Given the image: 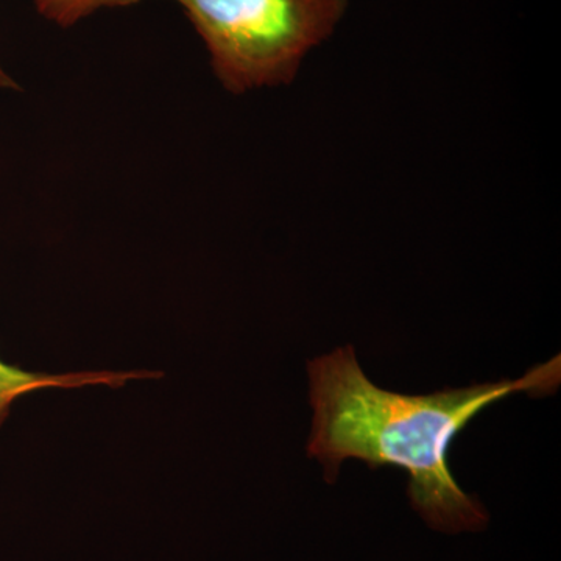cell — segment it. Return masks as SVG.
I'll use <instances>...</instances> for the list:
<instances>
[{"label":"cell","mask_w":561,"mask_h":561,"mask_svg":"<svg viewBox=\"0 0 561 561\" xmlns=\"http://www.w3.org/2000/svg\"><path fill=\"white\" fill-rule=\"evenodd\" d=\"M313 420L306 453L334 483L343 461L371 470L401 468L408 497L432 530L446 535L485 530L490 515L465 493L448 465L453 442L483 409L511 394L546 397L559 389L561 357L535 365L523 378L474 383L430 394H402L373 383L348 345L308 362Z\"/></svg>","instance_id":"obj_1"},{"label":"cell","mask_w":561,"mask_h":561,"mask_svg":"<svg viewBox=\"0 0 561 561\" xmlns=\"http://www.w3.org/2000/svg\"><path fill=\"white\" fill-rule=\"evenodd\" d=\"M176 2L205 41L217 79L236 94L289 84L348 9V0Z\"/></svg>","instance_id":"obj_2"},{"label":"cell","mask_w":561,"mask_h":561,"mask_svg":"<svg viewBox=\"0 0 561 561\" xmlns=\"http://www.w3.org/2000/svg\"><path fill=\"white\" fill-rule=\"evenodd\" d=\"M151 371H83L68 375H47L22 370L0 359V426L9 419L11 405L24 394L46 389H80L88 386H108L121 389L131 379L160 378Z\"/></svg>","instance_id":"obj_3"},{"label":"cell","mask_w":561,"mask_h":561,"mask_svg":"<svg viewBox=\"0 0 561 561\" xmlns=\"http://www.w3.org/2000/svg\"><path fill=\"white\" fill-rule=\"evenodd\" d=\"M138 2L140 0H36V9L55 24L70 27L103 7H128Z\"/></svg>","instance_id":"obj_4"},{"label":"cell","mask_w":561,"mask_h":561,"mask_svg":"<svg viewBox=\"0 0 561 561\" xmlns=\"http://www.w3.org/2000/svg\"><path fill=\"white\" fill-rule=\"evenodd\" d=\"M0 88H16L14 81L7 76L5 70L0 68Z\"/></svg>","instance_id":"obj_5"}]
</instances>
